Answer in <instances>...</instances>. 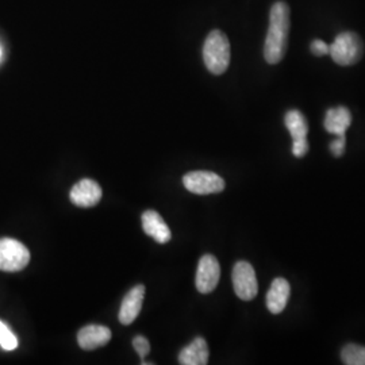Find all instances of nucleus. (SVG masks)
I'll list each match as a JSON object with an SVG mask.
<instances>
[{
    "label": "nucleus",
    "instance_id": "nucleus-4",
    "mask_svg": "<svg viewBox=\"0 0 365 365\" xmlns=\"http://www.w3.org/2000/svg\"><path fill=\"white\" fill-rule=\"evenodd\" d=\"M30 262L29 249L18 240H0V271L19 272L25 269Z\"/></svg>",
    "mask_w": 365,
    "mask_h": 365
},
{
    "label": "nucleus",
    "instance_id": "nucleus-17",
    "mask_svg": "<svg viewBox=\"0 0 365 365\" xmlns=\"http://www.w3.org/2000/svg\"><path fill=\"white\" fill-rule=\"evenodd\" d=\"M0 346L4 351H14L18 346V339L4 322L0 321Z\"/></svg>",
    "mask_w": 365,
    "mask_h": 365
},
{
    "label": "nucleus",
    "instance_id": "nucleus-11",
    "mask_svg": "<svg viewBox=\"0 0 365 365\" xmlns=\"http://www.w3.org/2000/svg\"><path fill=\"white\" fill-rule=\"evenodd\" d=\"M143 229L145 235L152 237L158 244H167L170 241V229L155 210H146L143 214Z\"/></svg>",
    "mask_w": 365,
    "mask_h": 365
},
{
    "label": "nucleus",
    "instance_id": "nucleus-13",
    "mask_svg": "<svg viewBox=\"0 0 365 365\" xmlns=\"http://www.w3.org/2000/svg\"><path fill=\"white\" fill-rule=\"evenodd\" d=\"M210 351L206 339L196 337L179 353V363L182 365H206L209 363Z\"/></svg>",
    "mask_w": 365,
    "mask_h": 365
},
{
    "label": "nucleus",
    "instance_id": "nucleus-1",
    "mask_svg": "<svg viewBox=\"0 0 365 365\" xmlns=\"http://www.w3.org/2000/svg\"><path fill=\"white\" fill-rule=\"evenodd\" d=\"M289 7L284 1L274 3L269 15V27L264 45V57L268 64L280 63L288 46V33H289Z\"/></svg>",
    "mask_w": 365,
    "mask_h": 365
},
{
    "label": "nucleus",
    "instance_id": "nucleus-10",
    "mask_svg": "<svg viewBox=\"0 0 365 365\" xmlns=\"http://www.w3.org/2000/svg\"><path fill=\"white\" fill-rule=\"evenodd\" d=\"M111 339V330L102 325H88L78 333V346L84 351H93L105 346Z\"/></svg>",
    "mask_w": 365,
    "mask_h": 365
},
{
    "label": "nucleus",
    "instance_id": "nucleus-18",
    "mask_svg": "<svg viewBox=\"0 0 365 365\" xmlns=\"http://www.w3.org/2000/svg\"><path fill=\"white\" fill-rule=\"evenodd\" d=\"M133 346L135 349V352L138 353V356L141 359H145L149 352H150V344L149 341L143 337V336H137L133 339Z\"/></svg>",
    "mask_w": 365,
    "mask_h": 365
},
{
    "label": "nucleus",
    "instance_id": "nucleus-20",
    "mask_svg": "<svg viewBox=\"0 0 365 365\" xmlns=\"http://www.w3.org/2000/svg\"><path fill=\"white\" fill-rule=\"evenodd\" d=\"M337 138L330 143V152L333 153L334 157H341L345 153V145H346V138L345 134L344 135H336Z\"/></svg>",
    "mask_w": 365,
    "mask_h": 365
},
{
    "label": "nucleus",
    "instance_id": "nucleus-19",
    "mask_svg": "<svg viewBox=\"0 0 365 365\" xmlns=\"http://www.w3.org/2000/svg\"><path fill=\"white\" fill-rule=\"evenodd\" d=\"M292 155L297 158H302L306 156L310 146H309V141L307 138H299V140H292Z\"/></svg>",
    "mask_w": 365,
    "mask_h": 365
},
{
    "label": "nucleus",
    "instance_id": "nucleus-5",
    "mask_svg": "<svg viewBox=\"0 0 365 365\" xmlns=\"http://www.w3.org/2000/svg\"><path fill=\"white\" fill-rule=\"evenodd\" d=\"M184 187L196 195L220 194L225 190V180L220 175L209 170H194L182 178Z\"/></svg>",
    "mask_w": 365,
    "mask_h": 365
},
{
    "label": "nucleus",
    "instance_id": "nucleus-16",
    "mask_svg": "<svg viewBox=\"0 0 365 365\" xmlns=\"http://www.w3.org/2000/svg\"><path fill=\"white\" fill-rule=\"evenodd\" d=\"M341 360L346 365H365V346L348 344L341 351Z\"/></svg>",
    "mask_w": 365,
    "mask_h": 365
},
{
    "label": "nucleus",
    "instance_id": "nucleus-7",
    "mask_svg": "<svg viewBox=\"0 0 365 365\" xmlns=\"http://www.w3.org/2000/svg\"><path fill=\"white\" fill-rule=\"evenodd\" d=\"M220 277H221L220 262L212 255H205L199 260L197 269H196V289L205 295L212 292L220 283Z\"/></svg>",
    "mask_w": 365,
    "mask_h": 365
},
{
    "label": "nucleus",
    "instance_id": "nucleus-15",
    "mask_svg": "<svg viewBox=\"0 0 365 365\" xmlns=\"http://www.w3.org/2000/svg\"><path fill=\"white\" fill-rule=\"evenodd\" d=\"M284 123H286V128L289 131L292 140L307 138L309 123H307L304 115L298 110H289L284 117Z\"/></svg>",
    "mask_w": 365,
    "mask_h": 365
},
{
    "label": "nucleus",
    "instance_id": "nucleus-14",
    "mask_svg": "<svg viewBox=\"0 0 365 365\" xmlns=\"http://www.w3.org/2000/svg\"><path fill=\"white\" fill-rule=\"evenodd\" d=\"M352 123V114L346 107H336L327 110L324 126L327 133L334 135H344Z\"/></svg>",
    "mask_w": 365,
    "mask_h": 365
},
{
    "label": "nucleus",
    "instance_id": "nucleus-6",
    "mask_svg": "<svg viewBox=\"0 0 365 365\" xmlns=\"http://www.w3.org/2000/svg\"><path fill=\"white\" fill-rule=\"evenodd\" d=\"M233 288L235 295L242 300H252L256 298L259 292V283L255 268L248 261H238L235 262L232 274Z\"/></svg>",
    "mask_w": 365,
    "mask_h": 365
},
{
    "label": "nucleus",
    "instance_id": "nucleus-21",
    "mask_svg": "<svg viewBox=\"0 0 365 365\" xmlns=\"http://www.w3.org/2000/svg\"><path fill=\"white\" fill-rule=\"evenodd\" d=\"M310 49H312V52H313L315 56H325V54H329V45H327V42L321 41V39H314L313 42H312V45H310Z\"/></svg>",
    "mask_w": 365,
    "mask_h": 365
},
{
    "label": "nucleus",
    "instance_id": "nucleus-22",
    "mask_svg": "<svg viewBox=\"0 0 365 365\" xmlns=\"http://www.w3.org/2000/svg\"><path fill=\"white\" fill-rule=\"evenodd\" d=\"M0 54H1V51H0Z\"/></svg>",
    "mask_w": 365,
    "mask_h": 365
},
{
    "label": "nucleus",
    "instance_id": "nucleus-2",
    "mask_svg": "<svg viewBox=\"0 0 365 365\" xmlns=\"http://www.w3.org/2000/svg\"><path fill=\"white\" fill-rule=\"evenodd\" d=\"M203 60L212 75H222L230 64V43L220 30H212L205 41Z\"/></svg>",
    "mask_w": 365,
    "mask_h": 365
},
{
    "label": "nucleus",
    "instance_id": "nucleus-12",
    "mask_svg": "<svg viewBox=\"0 0 365 365\" xmlns=\"http://www.w3.org/2000/svg\"><path fill=\"white\" fill-rule=\"evenodd\" d=\"M291 295V286L286 279L276 277L267 292V307L271 313L280 314L287 306Z\"/></svg>",
    "mask_w": 365,
    "mask_h": 365
},
{
    "label": "nucleus",
    "instance_id": "nucleus-9",
    "mask_svg": "<svg viewBox=\"0 0 365 365\" xmlns=\"http://www.w3.org/2000/svg\"><path fill=\"white\" fill-rule=\"evenodd\" d=\"M144 298L145 286L143 284L131 288L130 291L125 295V298L122 300L119 315H118L119 322L122 325L128 327L137 319V317L141 313Z\"/></svg>",
    "mask_w": 365,
    "mask_h": 365
},
{
    "label": "nucleus",
    "instance_id": "nucleus-8",
    "mask_svg": "<svg viewBox=\"0 0 365 365\" xmlns=\"http://www.w3.org/2000/svg\"><path fill=\"white\" fill-rule=\"evenodd\" d=\"M71 202L83 209L96 206L102 199V188L98 182L91 179H83L73 185L71 190Z\"/></svg>",
    "mask_w": 365,
    "mask_h": 365
},
{
    "label": "nucleus",
    "instance_id": "nucleus-3",
    "mask_svg": "<svg viewBox=\"0 0 365 365\" xmlns=\"http://www.w3.org/2000/svg\"><path fill=\"white\" fill-rule=\"evenodd\" d=\"M363 53V41L352 31L341 33L329 46V54L331 56L333 61L342 66H354L360 61Z\"/></svg>",
    "mask_w": 365,
    "mask_h": 365
}]
</instances>
